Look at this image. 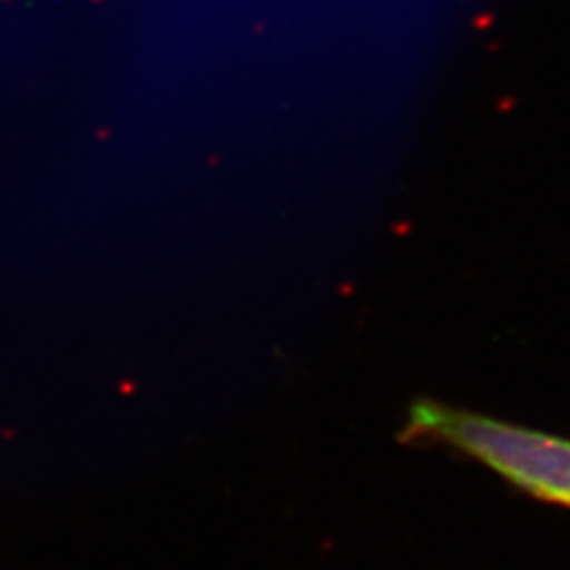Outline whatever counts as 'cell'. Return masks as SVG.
Masks as SVG:
<instances>
[{
    "label": "cell",
    "mask_w": 570,
    "mask_h": 570,
    "mask_svg": "<svg viewBox=\"0 0 570 570\" xmlns=\"http://www.w3.org/2000/svg\"><path fill=\"white\" fill-rule=\"evenodd\" d=\"M400 442L444 444L501 475L511 487L570 510V440L440 404L416 400Z\"/></svg>",
    "instance_id": "1"
}]
</instances>
